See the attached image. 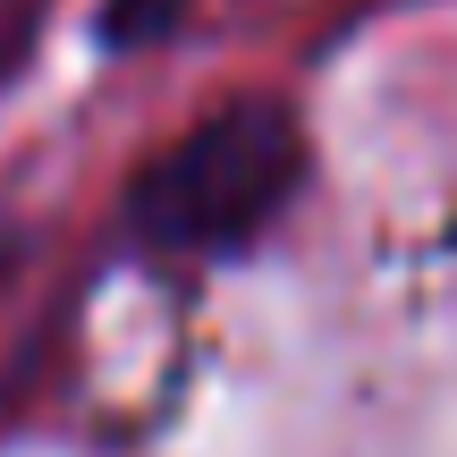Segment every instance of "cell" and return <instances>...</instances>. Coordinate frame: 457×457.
Instances as JSON below:
<instances>
[{"label": "cell", "mask_w": 457, "mask_h": 457, "mask_svg": "<svg viewBox=\"0 0 457 457\" xmlns=\"http://www.w3.org/2000/svg\"><path fill=\"white\" fill-rule=\"evenodd\" d=\"M296 179H305V136L288 102H220L136 179V228L170 254H228L279 220Z\"/></svg>", "instance_id": "6da1fadb"}, {"label": "cell", "mask_w": 457, "mask_h": 457, "mask_svg": "<svg viewBox=\"0 0 457 457\" xmlns=\"http://www.w3.org/2000/svg\"><path fill=\"white\" fill-rule=\"evenodd\" d=\"M51 0H0V77H9L17 60L34 51V26H43Z\"/></svg>", "instance_id": "3957f363"}, {"label": "cell", "mask_w": 457, "mask_h": 457, "mask_svg": "<svg viewBox=\"0 0 457 457\" xmlns=\"http://www.w3.org/2000/svg\"><path fill=\"white\" fill-rule=\"evenodd\" d=\"M187 17V0H111L102 9V34H111L119 51H136V43H153V34H170Z\"/></svg>", "instance_id": "7a4b0ae2"}]
</instances>
